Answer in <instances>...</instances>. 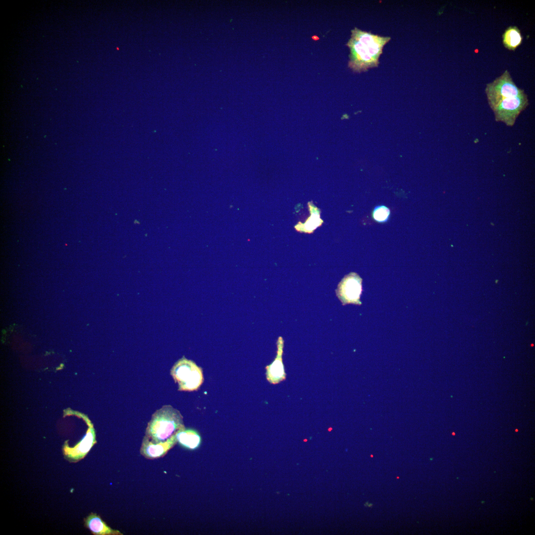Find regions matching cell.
<instances>
[{
  "mask_svg": "<svg viewBox=\"0 0 535 535\" xmlns=\"http://www.w3.org/2000/svg\"><path fill=\"white\" fill-rule=\"evenodd\" d=\"M390 39V37L374 34L355 27L351 30V37L346 44L350 50L348 67L358 73L377 67L383 48Z\"/></svg>",
  "mask_w": 535,
  "mask_h": 535,
  "instance_id": "obj_1",
  "label": "cell"
},
{
  "mask_svg": "<svg viewBox=\"0 0 535 535\" xmlns=\"http://www.w3.org/2000/svg\"><path fill=\"white\" fill-rule=\"evenodd\" d=\"M185 428L179 411L170 405H163L152 415L143 439L155 444L163 443Z\"/></svg>",
  "mask_w": 535,
  "mask_h": 535,
  "instance_id": "obj_2",
  "label": "cell"
},
{
  "mask_svg": "<svg viewBox=\"0 0 535 535\" xmlns=\"http://www.w3.org/2000/svg\"><path fill=\"white\" fill-rule=\"evenodd\" d=\"M170 374L178 385V390L193 391L198 390L204 381L202 369L194 361L183 357L170 370Z\"/></svg>",
  "mask_w": 535,
  "mask_h": 535,
  "instance_id": "obj_3",
  "label": "cell"
},
{
  "mask_svg": "<svg viewBox=\"0 0 535 535\" xmlns=\"http://www.w3.org/2000/svg\"><path fill=\"white\" fill-rule=\"evenodd\" d=\"M485 93L488 105L492 109L502 100L518 96L525 92L516 85L510 72L506 70L501 75L486 85Z\"/></svg>",
  "mask_w": 535,
  "mask_h": 535,
  "instance_id": "obj_4",
  "label": "cell"
},
{
  "mask_svg": "<svg viewBox=\"0 0 535 535\" xmlns=\"http://www.w3.org/2000/svg\"><path fill=\"white\" fill-rule=\"evenodd\" d=\"M529 105L528 97L525 93L515 97L505 99L492 109L495 120L512 127L519 114Z\"/></svg>",
  "mask_w": 535,
  "mask_h": 535,
  "instance_id": "obj_5",
  "label": "cell"
},
{
  "mask_svg": "<svg viewBox=\"0 0 535 535\" xmlns=\"http://www.w3.org/2000/svg\"><path fill=\"white\" fill-rule=\"evenodd\" d=\"M362 281L361 278L355 272L346 275L341 280L336 292L343 305L361 304L360 297L362 291Z\"/></svg>",
  "mask_w": 535,
  "mask_h": 535,
  "instance_id": "obj_6",
  "label": "cell"
},
{
  "mask_svg": "<svg viewBox=\"0 0 535 535\" xmlns=\"http://www.w3.org/2000/svg\"><path fill=\"white\" fill-rule=\"evenodd\" d=\"M96 443L95 431L91 424L84 438L76 446L73 448L64 446V455L70 461H78L85 457Z\"/></svg>",
  "mask_w": 535,
  "mask_h": 535,
  "instance_id": "obj_7",
  "label": "cell"
},
{
  "mask_svg": "<svg viewBox=\"0 0 535 535\" xmlns=\"http://www.w3.org/2000/svg\"><path fill=\"white\" fill-rule=\"evenodd\" d=\"M176 434L167 441L161 443L155 444L143 439L140 454L146 459L151 460L163 457L177 443Z\"/></svg>",
  "mask_w": 535,
  "mask_h": 535,
  "instance_id": "obj_8",
  "label": "cell"
},
{
  "mask_svg": "<svg viewBox=\"0 0 535 535\" xmlns=\"http://www.w3.org/2000/svg\"><path fill=\"white\" fill-rule=\"evenodd\" d=\"M85 526L95 535H123L118 530L109 527L97 514H90L84 519Z\"/></svg>",
  "mask_w": 535,
  "mask_h": 535,
  "instance_id": "obj_9",
  "label": "cell"
},
{
  "mask_svg": "<svg viewBox=\"0 0 535 535\" xmlns=\"http://www.w3.org/2000/svg\"><path fill=\"white\" fill-rule=\"evenodd\" d=\"M283 340L279 337L278 340V352L275 360L271 364L266 367L267 378L268 381L276 384L284 378V372L282 362Z\"/></svg>",
  "mask_w": 535,
  "mask_h": 535,
  "instance_id": "obj_10",
  "label": "cell"
},
{
  "mask_svg": "<svg viewBox=\"0 0 535 535\" xmlns=\"http://www.w3.org/2000/svg\"><path fill=\"white\" fill-rule=\"evenodd\" d=\"M177 442L182 446L191 450L197 448L201 442L199 433L192 429L185 428L179 430L176 434Z\"/></svg>",
  "mask_w": 535,
  "mask_h": 535,
  "instance_id": "obj_11",
  "label": "cell"
},
{
  "mask_svg": "<svg viewBox=\"0 0 535 535\" xmlns=\"http://www.w3.org/2000/svg\"><path fill=\"white\" fill-rule=\"evenodd\" d=\"M523 37L519 28L516 26L507 27L502 35V44L507 50L514 51L522 43Z\"/></svg>",
  "mask_w": 535,
  "mask_h": 535,
  "instance_id": "obj_12",
  "label": "cell"
},
{
  "mask_svg": "<svg viewBox=\"0 0 535 535\" xmlns=\"http://www.w3.org/2000/svg\"><path fill=\"white\" fill-rule=\"evenodd\" d=\"M390 215V210L385 206H376L373 212V217L379 222L386 221Z\"/></svg>",
  "mask_w": 535,
  "mask_h": 535,
  "instance_id": "obj_13",
  "label": "cell"
}]
</instances>
